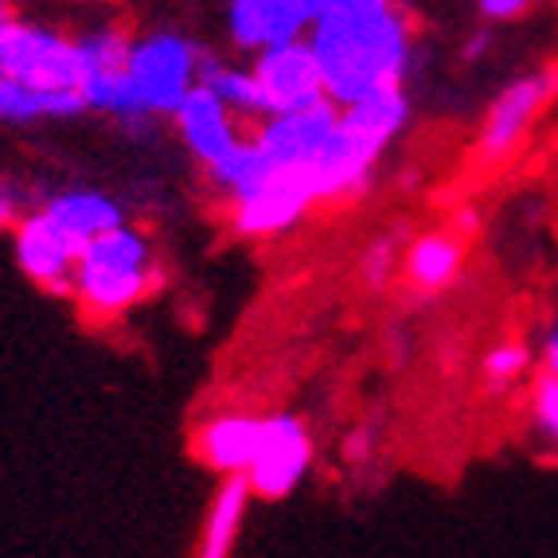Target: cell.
<instances>
[{
  "mask_svg": "<svg viewBox=\"0 0 558 558\" xmlns=\"http://www.w3.org/2000/svg\"><path fill=\"white\" fill-rule=\"evenodd\" d=\"M308 47L320 63L325 90L336 106H352L379 90L402 86L410 63V28L402 12H360V16H317Z\"/></svg>",
  "mask_w": 558,
  "mask_h": 558,
  "instance_id": "cell-1",
  "label": "cell"
},
{
  "mask_svg": "<svg viewBox=\"0 0 558 558\" xmlns=\"http://www.w3.org/2000/svg\"><path fill=\"white\" fill-rule=\"evenodd\" d=\"M410 102L402 86L379 90L372 98H360L352 106H340L336 125L328 133L325 149L313 160V184H317V199H352L360 196L372 168L379 165L383 149L395 141V133L407 125Z\"/></svg>",
  "mask_w": 558,
  "mask_h": 558,
  "instance_id": "cell-2",
  "label": "cell"
},
{
  "mask_svg": "<svg viewBox=\"0 0 558 558\" xmlns=\"http://www.w3.org/2000/svg\"><path fill=\"white\" fill-rule=\"evenodd\" d=\"M157 286L153 274V246L133 227L118 223L90 239L78 254L75 293L90 317H121L125 308L145 301Z\"/></svg>",
  "mask_w": 558,
  "mask_h": 558,
  "instance_id": "cell-3",
  "label": "cell"
},
{
  "mask_svg": "<svg viewBox=\"0 0 558 558\" xmlns=\"http://www.w3.org/2000/svg\"><path fill=\"white\" fill-rule=\"evenodd\" d=\"M125 83H130L133 118L141 113H172L184 94L199 83V56L184 36L160 32L130 44L125 56Z\"/></svg>",
  "mask_w": 558,
  "mask_h": 558,
  "instance_id": "cell-4",
  "label": "cell"
},
{
  "mask_svg": "<svg viewBox=\"0 0 558 558\" xmlns=\"http://www.w3.org/2000/svg\"><path fill=\"white\" fill-rule=\"evenodd\" d=\"M83 44L39 24L4 20L0 24V75L32 83L39 90H83Z\"/></svg>",
  "mask_w": 558,
  "mask_h": 558,
  "instance_id": "cell-5",
  "label": "cell"
},
{
  "mask_svg": "<svg viewBox=\"0 0 558 558\" xmlns=\"http://www.w3.org/2000/svg\"><path fill=\"white\" fill-rule=\"evenodd\" d=\"M313 204H320L317 184H313V168L308 165L274 168L251 196H242L231 204V227L239 234H251V239L278 234L298 223Z\"/></svg>",
  "mask_w": 558,
  "mask_h": 558,
  "instance_id": "cell-6",
  "label": "cell"
},
{
  "mask_svg": "<svg viewBox=\"0 0 558 558\" xmlns=\"http://www.w3.org/2000/svg\"><path fill=\"white\" fill-rule=\"evenodd\" d=\"M313 461V438L293 414H270L262 429L258 453H254L246 481H251L258 500H286L305 476Z\"/></svg>",
  "mask_w": 558,
  "mask_h": 558,
  "instance_id": "cell-7",
  "label": "cell"
},
{
  "mask_svg": "<svg viewBox=\"0 0 558 558\" xmlns=\"http://www.w3.org/2000/svg\"><path fill=\"white\" fill-rule=\"evenodd\" d=\"M254 78H258L262 94H266V110H305L328 98L325 75L313 56L308 39H289V44L266 47L254 59Z\"/></svg>",
  "mask_w": 558,
  "mask_h": 558,
  "instance_id": "cell-8",
  "label": "cell"
},
{
  "mask_svg": "<svg viewBox=\"0 0 558 558\" xmlns=\"http://www.w3.org/2000/svg\"><path fill=\"white\" fill-rule=\"evenodd\" d=\"M558 90V71H543V75L515 78L500 90L493 102L488 118L481 125V141H476V157L484 165H500L508 153L523 141L531 130V121L539 118V110L550 102V94Z\"/></svg>",
  "mask_w": 558,
  "mask_h": 558,
  "instance_id": "cell-9",
  "label": "cell"
},
{
  "mask_svg": "<svg viewBox=\"0 0 558 558\" xmlns=\"http://www.w3.org/2000/svg\"><path fill=\"white\" fill-rule=\"evenodd\" d=\"M336 113L340 106L332 98L317 106H305V110H281V113H266V121L254 133V145L266 153L274 168H289V165H313L317 153L325 149L328 133L336 125Z\"/></svg>",
  "mask_w": 558,
  "mask_h": 558,
  "instance_id": "cell-10",
  "label": "cell"
},
{
  "mask_svg": "<svg viewBox=\"0 0 558 558\" xmlns=\"http://www.w3.org/2000/svg\"><path fill=\"white\" fill-rule=\"evenodd\" d=\"M16 262L36 286L51 293H75L78 246L47 219V211L24 215L16 223Z\"/></svg>",
  "mask_w": 558,
  "mask_h": 558,
  "instance_id": "cell-11",
  "label": "cell"
},
{
  "mask_svg": "<svg viewBox=\"0 0 558 558\" xmlns=\"http://www.w3.org/2000/svg\"><path fill=\"white\" fill-rule=\"evenodd\" d=\"M317 20L313 0H231L227 9V28L231 39L246 51H266V47L301 39Z\"/></svg>",
  "mask_w": 558,
  "mask_h": 558,
  "instance_id": "cell-12",
  "label": "cell"
},
{
  "mask_svg": "<svg viewBox=\"0 0 558 558\" xmlns=\"http://www.w3.org/2000/svg\"><path fill=\"white\" fill-rule=\"evenodd\" d=\"M83 44L86 71H83V98L90 110L118 113V118H133V98L130 83H125V56H130L133 39L118 28L90 32Z\"/></svg>",
  "mask_w": 558,
  "mask_h": 558,
  "instance_id": "cell-13",
  "label": "cell"
},
{
  "mask_svg": "<svg viewBox=\"0 0 558 558\" xmlns=\"http://www.w3.org/2000/svg\"><path fill=\"white\" fill-rule=\"evenodd\" d=\"M172 118H177V130H180V137H184V145L196 153L207 168L223 165L242 145L239 130H234V118H239V113L227 110L223 98L215 90H207L204 83H196L184 94V102L172 110Z\"/></svg>",
  "mask_w": 558,
  "mask_h": 558,
  "instance_id": "cell-14",
  "label": "cell"
},
{
  "mask_svg": "<svg viewBox=\"0 0 558 558\" xmlns=\"http://www.w3.org/2000/svg\"><path fill=\"white\" fill-rule=\"evenodd\" d=\"M262 429H266V418L223 414V418H211L207 426H199L192 449H196V457L211 473H219V476L246 473L254 453H258Z\"/></svg>",
  "mask_w": 558,
  "mask_h": 558,
  "instance_id": "cell-15",
  "label": "cell"
},
{
  "mask_svg": "<svg viewBox=\"0 0 558 558\" xmlns=\"http://www.w3.org/2000/svg\"><path fill=\"white\" fill-rule=\"evenodd\" d=\"M44 211L66 239L75 242L78 254H83V246L90 239H98V234L110 231V227L125 223L121 207L113 204L110 196H102V192H90V187H75V192H63V196L47 199Z\"/></svg>",
  "mask_w": 558,
  "mask_h": 558,
  "instance_id": "cell-16",
  "label": "cell"
},
{
  "mask_svg": "<svg viewBox=\"0 0 558 558\" xmlns=\"http://www.w3.org/2000/svg\"><path fill=\"white\" fill-rule=\"evenodd\" d=\"M251 481L246 473L227 476L211 496V508H207L204 531H199V555L204 558H223L231 555L234 539H239L242 520H246V508H251Z\"/></svg>",
  "mask_w": 558,
  "mask_h": 558,
  "instance_id": "cell-17",
  "label": "cell"
},
{
  "mask_svg": "<svg viewBox=\"0 0 558 558\" xmlns=\"http://www.w3.org/2000/svg\"><path fill=\"white\" fill-rule=\"evenodd\" d=\"M86 110L83 90H39L12 75H0V121H44V118H75Z\"/></svg>",
  "mask_w": 558,
  "mask_h": 558,
  "instance_id": "cell-18",
  "label": "cell"
},
{
  "mask_svg": "<svg viewBox=\"0 0 558 558\" xmlns=\"http://www.w3.org/2000/svg\"><path fill=\"white\" fill-rule=\"evenodd\" d=\"M461 239L457 234H422L418 242H410L407 262H402V274L414 289L422 293H434V289H446L449 281L461 270Z\"/></svg>",
  "mask_w": 558,
  "mask_h": 558,
  "instance_id": "cell-19",
  "label": "cell"
},
{
  "mask_svg": "<svg viewBox=\"0 0 558 558\" xmlns=\"http://www.w3.org/2000/svg\"><path fill=\"white\" fill-rule=\"evenodd\" d=\"M199 83L207 90H215L223 98L227 110H234L239 118H266V94H262L254 71H242V66L215 63V59H199Z\"/></svg>",
  "mask_w": 558,
  "mask_h": 558,
  "instance_id": "cell-20",
  "label": "cell"
},
{
  "mask_svg": "<svg viewBox=\"0 0 558 558\" xmlns=\"http://www.w3.org/2000/svg\"><path fill=\"white\" fill-rule=\"evenodd\" d=\"M527 367H531L527 344L508 340V344H496L493 352L484 355V383L488 387H512L520 375H527Z\"/></svg>",
  "mask_w": 558,
  "mask_h": 558,
  "instance_id": "cell-21",
  "label": "cell"
},
{
  "mask_svg": "<svg viewBox=\"0 0 558 558\" xmlns=\"http://www.w3.org/2000/svg\"><path fill=\"white\" fill-rule=\"evenodd\" d=\"M402 246L395 234H383V239H375L372 246H367V258H363V274H367V281L372 286H383V281H391V274L402 266Z\"/></svg>",
  "mask_w": 558,
  "mask_h": 558,
  "instance_id": "cell-22",
  "label": "cell"
},
{
  "mask_svg": "<svg viewBox=\"0 0 558 558\" xmlns=\"http://www.w3.org/2000/svg\"><path fill=\"white\" fill-rule=\"evenodd\" d=\"M531 414H535V422L558 441V375L547 372L535 383V391H531Z\"/></svg>",
  "mask_w": 558,
  "mask_h": 558,
  "instance_id": "cell-23",
  "label": "cell"
},
{
  "mask_svg": "<svg viewBox=\"0 0 558 558\" xmlns=\"http://www.w3.org/2000/svg\"><path fill=\"white\" fill-rule=\"evenodd\" d=\"M317 16H360V12L391 9V0H313Z\"/></svg>",
  "mask_w": 558,
  "mask_h": 558,
  "instance_id": "cell-24",
  "label": "cell"
},
{
  "mask_svg": "<svg viewBox=\"0 0 558 558\" xmlns=\"http://www.w3.org/2000/svg\"><path fill=\"white\" fill-rule=\"evenodd\" d=\"M24 215H20V192L9 184H0V227H16Z\"/></svg>",
  "mask_w": 558,
  "mask_h": 558,
  "instance_id": "cell-25",
  "label": "cell"
},
{
  "mask_svg": "<svg viewBox=\"0 0 558 558\" xmlns=\"http://www.w3.org/2000/svg\"><path fill=\"white\" fill-rule=\"evenodd\" d=\"M527 9V0H481V12L488 20H512Z\"/></svg>",
  "mask_w": 558,
  "mask_h": 558,
  "instance_id": "cell-26",
  "label": "cell"
},
{
  "mask_svg": "<svg viewBox=\"0 0 558 558\" xmlns=\"http://www.w3.org/2000/svg\"><path fill=\"white\" fill-rule=\"evenodd\" d=\"M543 360H547V372H550V375H558V325L550 328L547 348H543Z\"/></svg>",
  "mask_w": 558,
  "mask_h": 558,
  "instance_id": "cell-27",
  "label": "cell"
},
{
  "mask_svg": "<svg viewBox=\"0 0 558 558\" xmlns=\"http://www.w3.org/2000/svg\"><path fill=\"white\" fill-rule=\"evenodd\" d=\"M363 453H367V434H352V441H348V457L360 461Z\"/></svg>",
  "mask_w": 558,
  "mask_h": 558,
  "instance_id": "cell-28",
  "label": "cell"
},
{
  "mask_svg": "<svg viewBox=\"0 0 558 558\" xmlns=\"http://www.w3.org/2000/svg\"><path fill=\"white\" fill-rule=\"evenodd\" d=\"M484 47H488V36H476L473 44H469V59H476V56H481Z\"/></svg>",
  "mask_w": 558,
  "mask_h": 558,
  "instance_id": "cell-29",
  "label": "cell"
},
{
  "mask_svg": "<svg viewBox=\"0 0 558 558\" xmlns=\"http://www.w3.org/2000/svg\"><path fill=\"white\" fill-rule=\"evenodd\" d=\"M4 20H9V9H4V0H0V24H4Z\"/></svg>",
  "mask_w": 558,
  "mask_h": 558,
  "instance_id": "cell-30",
  "label": "cell"
}]
</instances>
